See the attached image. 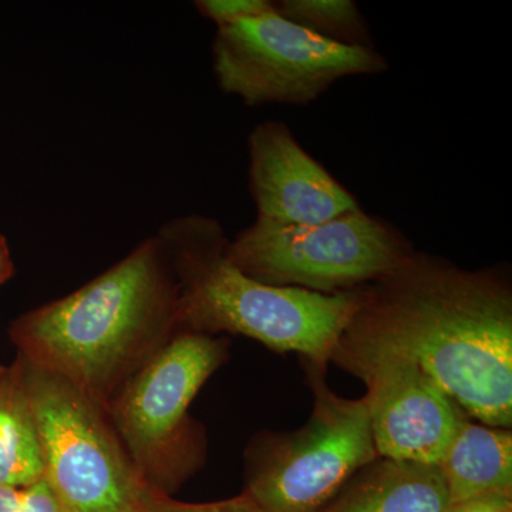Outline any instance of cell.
Wrapping results in <instances>:
<instances>
[{
	"instance_id": "1",
	"label": "cell",
	"mask_w": 512,
	"mask_h": 512,
	"mask_svg": "<svg viewBox=\"0 0 512 512\" xmlns=\"http://www.w3.org/2000/svg\"><path fill=\"white\" fill-rule=\"evenodd\" d=\"M363 292L346 328L412 357L471 419L511 429L512 289L504 275L413 252Z\"/></svg>"
},
{
	"instance_id": "2",
	"label": "cell",
	"mask_w": 512,
	"mask_h": 512,
	"mask_svg": "<svg viewBox=\"0 0 512 512\" xmlns=\"http://www.w3.org/2000/svg\"><path fill=\"white\" fill-rule=\"evenodd\" d=\"M178 332L177 284L158 235L83 288L23 313L9 328L18 356L63 377L106 410Z\"/></svg>"
},
{
	"instance_id": "3",
	"label": "cell",
	"mask_w": 512,
	"mask_h": 512,
	"mask_svg": "<svg viewBox=\"0 0 512 512\" xmlns=\"http://www.w3.org/2000/svg\"><path fill=\"white\" fill-rule=\"evenodd\" d=\"M178 291L180 328L217 336H247L278 353L329 365L365 292L323 295L255 281L229 261L220 222L185 215L158 232Z\"/></svg>"
},
{
	"instance_id": "4",
	"label": "cell",
	"mask_w": 512,
	"mask_h": 512,
	"mask_svg": "<svg viewBox=\"0 0 512 512\" xmlns=\"http://www.w3.org/2000/svg\"><path fill=\"white\" fill-rule=\"evenodd\" d=\"M228 349L227 339L178 332L110 403L111 423L151 490L173 495L204 464V431L188 410Z\"/></svg>"
},
{
	"instance_id": "5",
	"label": "cell",
	"mask_w": 512,
	"mask_h": 512,
	"mask_svg": "<svg viewBox=\"0 0 512 512\" xmlns=\"http://www.w3.org/2000/svg\"><path fill=\"white\" fill-rule=\"evenodd\" d=\"M313 394L301 429L262 431L245 451V488L268 512H320L379 457L365 399H345L330 389L326 367L302 360Z\"/></svg>"
},
{
	"instance_id": "6",
	"label": "cell",
	"mask_w": 512,
	"mask_h": 512,
	"mask_svg": "<svg viewBox=\"0 0 512 512\" xmlns=\"http://www.w3.org/2000/svg\"><path fill=\"white\" fill-rule=\"evenodd\" d=\"M45 478L67 512H138L148 487L106 409L63 377L18 356Z\"/></svg>"
},
{
	"instance_id": "7",
	"label": "cell",
	"mask_w": 512,
	"mask_h": 512,
	"mask_svg": "<svg viewBox=\"0 0 512 512\" xmlns=\"http://www.w3.org/2000/svg\"><path fill=\"white\" fill-rule=\"evenodd\" d=\"M413 252L402 235L360 208L315 225L256 218L227 245L229 261L255 281L323 295L372 284Z\"/></svg>"
},
{
	"instance_id": "8",
	"label": "cell",
	"mask_w": 512,
	"mask_h": 512,
	"mask_svg": "<svg viewBox=\"0 0 512 512\" xmlns=\"http://www.w3.org/2000/svg\"><path fill=\"white\" fill-rule=\"evenodd\" d=\"M212 56L221 89L248 106H303L343 77L382 73L387 67L370 47L332 42L276 8L218 28Z\"/></svg>"
},
{
	"instance_id": "9",
	"label": "cell",
	"mask_w": 512,
	"mask_h": 512,
	"mask_svg": "<svg viewBox=\"0 0 512 512\" xmlns=\"http://www.w3.org/2000/svg\"><path fill=\"white\" fill-rule=\"evenodd\" d=\"M330 362L359 377L379 457L439 464L467 414L412 357L346 328Z\"/></svg>"
},
{
	"instance_id": "10",
	"label": "cell",
	"mask_w": 512,
	"mask_h": 512,
	"mask_svg": "<svg viewBox=\"0 0 512 512\" xmlns=\"http://www.w3.org/2000/svg\"><path fill=\"white\" fill-rule=\"evenodd\" d=\"M249 158L258 220L315 225L360 208L284 123L258 124L249 136Z\"/></svg>"
},
{
	"instance_id": "11",
	"label": "cell",
	"mask_w": 512,
	"mask_h": 512,
	"mask_svg": "<svg viewBox=\"0 0 512 512\" xmlns=\"http://www.w3.org/2000/svg\"><path fill=\"white\" fill-rule=\"evenodd\" d=\"M448 504L436 464L377 457L320 512H444Z\"/></svg>"
},
{
	"instance_id": "12",
	"label": "cell",
	"mask_w": 512,
	"mask_h": 512,
	"mask_svg": "<svg viewBox=\"0 0 512 512\" xmlns=\"http://www.w3.org/2000/svg\"><path fill=\"white\" fill-rule=\"evenodd\" d=\"M437 467L450 503L512 493V431L466 417Z\"/></svg>"
},
{
	"instance_id": "13",
	"label": "cell",
	"mask_w": 512,
	"mask_h": 512,
	"mask_svg": "<svg viewBox=\"0 0 512 512\" xmlns=\"http://www.w3.org/2000/svg\"><path fill=\"white\" fill-rule=\"evenodd\" d=\"M43 477L35 416L15 360L0 370V487H25Z\"/></svg>"
},
{
	"instance_id": "14",
	"label": "cell",
	"mask_w": 512,
	"mask_h": 512,
	"mask_svg": "<svg viewBox=\"0 0 512 512\" xmlns=\"http://www.w3.org/2000/svg\"><path fill=\"white\" fill-rule=\"evenodd\" d=\"M275 8L316 35L348 46L369 47L362 15L352 0H285Z\"/></svg>"
},
{
	"instance_id": "15",
	"label": "cell",
	"mask_w": 512,
	"mask_h": 512,
	"mask_svg": "<svg viewBox=\"0 0 512 512\" xmlns=\"http://www.w3.org/2000/svg\"><path fill=\"white\" fill-rule=\"evenodd\" d=\"M0 512H67L46 478L25 487H0Z\"/></svg>"
},
{
	"instance_id": "16",
	"label": "cell",
	"mask_w": 512,
	"mask_h": 512,
	"mask_svg": "<svg viewBox=\"0 0 512 512\" xmlns=\"http://www.w3.org/2000/svg\"><path fill=\"white\" fill-rule=\"evenodd\" d=\"M138 512H268L247 493L215 503L191 504L174 500L171 495L148 488Z\"/></svg>"
},
{
	"instance_id": "17",
	"label": "cell",
	"mask_w": 512,
	"mask_h": 512,
	"mask_svg": "<svg viewBox=\"0 0 512 512\" xmlns=\"http://www.w3.org/2000/svg\"><path fill=\"white\" fill-rule=\"evenodd\" d=\"M195 6L202 16L212 20L218 28H224L271 12L275 3L268 0H200Z\"/></svg>"
},
{
	"instance_id": "18",
	"label": "cell",
	"mask_w": 512,
	"mask_h": 512,
	"mask_svg": "<svg viewBox=\"0 0 512 512\" xmlns=\"http://www.w3.org/2000/svg\"><path fill=\"white\" fill-rule=\"evenodd\" d=\"M512 507V493H494L450 503L444 512H503Z\"/></svg>"
},
{
	"instance_id": "19",
	"label": "cell",
	"mask_w": 512,
	"mask_h": 512,
	"mask_svg": "<svg viewBox=\"0 0 512 512\" xmlns=\"http://www.w3.org/2000/svg\"><path fill=\"white\" fill-rule=\"evenodd\" d=\"M13 275H15V264H13L8 241L0 234V286L5 285Z\"/></svg>"
},
{
	"instance_id": "20",
	"label": "cell",
	"mask_w": 512,
	"mask_h": 512,
	"mask_svg": "<svg viewBox=\"0 0 512 512\" xmlns=\"http://www.w3.org/2000/svg\"><path fill=\"white\" fill-rule=\"evenodd\" d=\"M503 512H512V507L507 508V510H504Z\"/></svg>"
},
{
	"instance_id": "21",
	"label": "cell",
	"mask_w": 512,
	"mask_h": 512,
	"mask_svg": "<svg viewBox=\"0 0 512 512\" xmlns=\"http://www.w3.org/2000/svg\"><path fill=\"white\" fill-rule=\"evenodd\" d=\"M2 369H3V366H2V365H0V370H2Z\"/></svg>"
}]
</instances>
